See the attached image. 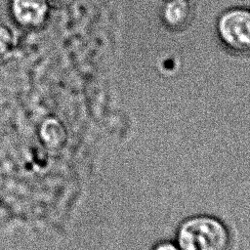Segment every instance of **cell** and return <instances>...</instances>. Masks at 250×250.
Returning <instances> with one entry per match:
<instances>
[{
    "instance_id": "3957f363",
    "label": "cell",
    "mask_w": 250,
    "mask_h": 250,
    "mask_svg": "<svg viewBox=\"0 0 250 250\" xmlns=\"http://www.w3.org/2000/svg\"><path fill=\"white\" fill-rule=\"evenodd\" d=\"M191 8L188 0H168L162 9L165 23L173 29H179L189 21Z\"/></svg>"
},
{
    "instance_id": "277c9868",
    "label": "cell",
    "mask_w": 250,
    "mask_h": 250,
    "mask_svg": "<svg viewBox=\"0 0 250 250\" xmlns=\"http://www.w3.org/2000/svg\"><path fill=\"white\" fill-rule=\"evenodd\" d=\"M16 18L24 24L40 22L46 13V0H14Z\"/></svg>"
},
{
    "instance_id": "8992f818",
    "label": "cell",
    "mask_w": 250,
    "mask_h": 250,
    "mask_svg": "<svg viewBox=\"0 0 250 250\" xmlns=\"http://www.w3.org/2000/svg\"><path fill=\"white\" fill-rule=\"evenodd\" d=\"M154 250H179V249L172 243L164 242V243H161V244L157 245Z\"/></svg>"
},
{
    "instance_id": "6da1fadb",
    "label": "cell",
    "mask_w": 250,
    "mask_h": 250,
    "mask_svg": "<svg viewBox=\"0 0 250 250\" xmlns=\"http://www.w3.org/2000/svg\"><path fill=\"white\" fill-rule=\"evenodd\" d=\"M182 250H229L230 237L226 227L213 218L188 220L179 230Z\"/></svg>"
},
{
    "instance_id": "5b68a950",
    "label": "cell",
    "mask_w": 250,
    "mask_h": 250,
    "mask_svg": "<svg viewBox=\"0 0 250 250\" xmlns=\"http://www.w3.org/2000/svg\"><path fill=\"white\" fill-rule=\"evenodd\" d=\"M11 44V35L7 29L0 27V54L6 52Z\"/></svg>"
},
{
    "instance_id": "7a4b0ae2",
    "label": "cell",
    "mask_w": 250,
    "mask_h": 250,
    "mask_svg": "<svg viewBox=\"0 0 250 250\" xmlns=\"http://www.w3.org/2000/svg\"><path fill=\"white\" fill-rule=\"evenodd\" d=\"M223 44L234 53L250 52V10L233 8L226 11L217 23Z\"/></svg>"
}]
</instances>
